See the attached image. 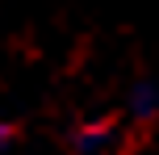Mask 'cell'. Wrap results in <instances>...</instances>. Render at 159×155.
<instances>
[{
  "mask_svg": "<svg viewBox=\"0 0 159 155\" xmlns=\"http://www.w3.org/2000/svg\"><path fill=\"white\" fill-rule=\"evenodd\" d=\"M113 147H117V122H109V117H92L71 130L75 155H113Z\"/></svg>",
  "mask_w": 159,
  "mask_h": 155,
  "instance_id": "1",
  "label": "cell"
},
{
  "mask_svg": "<svg viewBox=\"0 0 159 155\" xmlns=\"http://www.w3.org/2000/svg\"><path fill=\"white\" fill-rule=\"evenodd\" d=\"M126 117L143 130H151L159 122V84L155 80H134L126 92Z\"/></svg>",
  "mask_w": 159,
  "mask_h": 155,
  "instance_id": "2",
  "label": "cell"
},
{
  "mask_svg": "<svg viewBox=\"0 0 159 155\" xmlns=\"http://www.w3.org/2000/svg\"><path fill=\"white\" fill-rule=\"evenodd\" d=\"M8 147H13V126H8V122H0V155H4Z\"/></svg>",
  "mask_w": 159,
  "mask_h": 155,
  "instance_id": "3",
  "label": "cell"
}]
</instances>
